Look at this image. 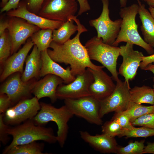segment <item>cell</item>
Segmentation results:
<instances>
[{"label":"cell","instance_id":"7c38bea8","mask_svg":"<svg viewBox=\"0 0 154 154\" xmlns=\"http://www.w3.org/2000/svg\"><path fill=\"white\" fill-rule=\"evenodd\" d=\"M130 88L125 82L120 79L117 82L112 93L100 101V117L102 118L105 115L113 112H118L125 110L130 101L129 92Z\"/></svg>","mask_w":154,"mask_h":154},{"label":"cell","instance_id":"c3c4849f","mask_svg":"<svg viewBox=\"0 0 154 154\" xmlns=\"http://www.w3.org/2000/svg\"><path fill=\"white\" fill-rule=\"evenodd\" d=\"M142 0V1H145V0Z\"/></svg>","mask_w":154,"mask_h":154},{"label":"cell","instance_id":"30bf717a","mask_svg":"<svg viewBox=\"0 0 154 154\" xmlns=\"http://www.w3.org/2000/svg\"><path fill=\"white\" fill-rule=\"evenodd\" d=\"M38 100L34 96L22 100L10 108L4 114V122L8 125H18L33 119L40 109Z\"/></svg>","mask_w":154,"mask_h":154},{"label":"cell","instance_id":"4316f807","mask_svg":"<svg viewBox=\"0 0 154 154\" xmlns=\"http://www.w3.org/2000/svg\"><path fill=\"white\" fill-rule=\"evenodd\" d=\"M124 111L129 116L131 123L144 115L154 112V105L145 106L130 101L127 109Z\"/></svg>","mask_w":154,"mask_h":154},{"label":"cell","instance_id":"ffe728a7","mask_svg":"<svg viewBox=\"0 0 154 154\" xmlns=\"http://www.w3.org/2000/svg\"><path fill=\"white\" fill-rule=\"evenodd\" d=\"M41 55L42 64L40 77H43L48 74H54L62 78L65 84L70 83L75 80L76 77L72 74L70 67L66 69L62 67L51 58L47 50L41 52Z\"/></svg>","mask_w":154,"mask_h":154},{"label":"cell","instance_id":"8992f818","mask_svg":"<svg viewBox=\"0 0 154 154\" xmlns=\"http://www.w3.org/2000/svg\"><path fill=\"white\" fill-rule=\"evenodd\" d=\"M101 1L103 5L101 14L98 18L90 20L89 24L96 29L98 37L101 38L104 43L112 45L120 30L122 19L111 20L109 16V0Z\"/></svg>","mask_w":154,"mask_h":154},{"label":"cell","instance_id":"ab89813d","mask_svg":"<svg viewBox=\"0 0 154 154\" xmlns=\"http://www.w3.org/2000/svg\"><path fill=\"white\" fill-rule=\"evenodd\" d=\"M147 153L154 154V142H148L145 146L143 154Z\"/></svg>","mask_w":154,"mask_h":154},{"label":"cell","instance_id":"e0dca14e","mask_svg":"<svg viewBox=\"0 0 154 154\" xmlns=\"http://www.w3.org/2000/svg\"><path fill=\"white\" fill-rule=\"evenodd\" d=\"M7 12V15L10 17L22 19L40 29H50L53 30L58 29L63 23L43 18L30 11L27 9L26 4L24 3H19L16 9Z\"/></svg>","mask_w":154,"mask_h":154},{"label":"cell","instance_id":"b9f144b4","mask_svg":"<svg viewBox=\"0 0 154 154\" xmlns=\"http://www.w3.org/2000/svg\"><path fill=\"white\" fill-rule=\"evenodd\" d=\"M153 63L148 65L144 68L143 70L151 71L154 74V63ZM153 81L154 82V77L153 78Z\"/></svg>","mask_w":154,"mask_h":154},{"label":"cell","instance_id":"277c9868","mask_svg":"<svg viewBox=\"0 0 154 154\" xmlns=\"http://www.w3.org/2000/svg\"><path fill=\"white\" fill-rule=\"evenodd\" d=\"M40 109L33 119L35 123L43 126L48 122H55L58 127L57 141L63 147L67 139L69 127L68 123L74 116L70 110L64 105L57 108L50 104L40 103Z\"/></svg>","mask_w":154,"mask_h":154},{"label":"cell","instance_id":"ee69618b","mask_svg":"<svg viewBox=\"0 0 154 154\" xmlns=\"http://www.w3.org/2000/svg\"><path fill=\"white\" fill-rule=\"evenodd\" d=\"M119 1L121 7H123L126 6L127 0H119Z\"/></svg>","mask_w":154,"mask_h":154},{"label":"cell","instance_id":"7a4b0ae2","mask_svg":"<svg viewBox=\"0 0 154 154\" xmlns=\"http://www.w3.org/2000/svg\"><path fill=\"white\" fill-rule=\"evenodd\" d=\"M8 133L12 136L13 139L11 143L3 151V154H5L14 146L37 141H43L49 143L57 141L56 136L51 128L37 125L33 119H28L14 127H9Z\"/></svg>","mask_w":154,"mask_h":154},{"label":"cell","instance_id":"83f0119b","mask_svg":"<svg viewBox=\"0 0 154 154\" xmlns=\"http://www.w3.org/2000/svg\"><path fill=\"white\" fill-rule=\"evenodd\" d=\"M11 43L8 31L0 35V70L7 59L11 55Z\"/></svg>","mask_w":154,"mask_h":154},{"label":"cell","instance_id":"d6986e66","mask_svg":"<svg viewBox=\"0 0 154 154\" xmlns=\"http://www.w3.org/2000/svg\"><path fill=\"white\" fill-rule=\"evenodd\" d=\"M81 138L96 150L104 153H117L118 146L115 137L105 134L90 135L86 131H80Z\"/></svg>","mask_w":154,"mask_h":154},{"label":"cell","instance_id":"836d02e7","mask_svg":"<svg viewBox=\"0 0 154 154\" xmlns=\"http://www.w3.org/2000/svg\"><path fill=\"white\" fill-rule=\"evenodd\" d=\"M4 114H0V140L4 145H6L9 140L8 129V125L4 122L3 119Z\"/></svg>","mask_w":154,"mask_h":154},{"label":"cell","instance_id":"7dc6e473","mask_svg":"<svg viewBox=\"0 0 154 154\" xmlns=\"http://www.w3.org/2000/svg\"><path fill=\"white\" fill-rule=\"evenodd\" d=\"M153 91H154V85H153Z\"/></svg>","mask_w":154,"mask_h":154},{"label":"cell","instance_id":"74e56055","mask_svg":"<svg viewBox=\"0 0 154 154\" xmlns=\"http://www.w3.org/2000/svg\"><path fill=\"white\" fill-rule=\"evenodd\" d=\"M21 0H9L7 4L1 9L0 12H7L16 9Z\"/></svg>","mask_w":154,"mask_h":154},{"label":"cell","instance_id":"9a60e30c","mask_svg":"<svg viewBox=\"0 0 154 154\" xmlns=\"http://www.w3.org/2000/svg\"><path fill=\"white\" fill-rule=\"evenodd\" d=\"M93 74L94 81L90 86L91 96L101 101L110 96L115 89L116 84L112 78L101 69L95 70L88 68Z\"/></svg>","mask_w":154,"mask_h":154},{"label":"cell","instance_id":"f6af8a7d","mask_svg":"<svg viewBox=\"0 0 154 154\" xmlns=\"http://www.w3.org/2000/svg\"><path fill=\"white\" fill-rule=\"evenodd\" d=\"M148 10L151 15L154 19V8L151 6H149Z\"/></svg>","mask_w":154,"mask_h":154},{"label":"cell","instance_id":"5b68a950","mask_svg":"<svg viewBox=\"0 0 154 154\" xmlns=\"http://www.w3.org/2000/svg\"><path fill=\"white\" fill-rule=\"evenodd\" d=\"M84 46L90 59L100 63L110 72L113 80L116 82L119 80L117 64L120 47L106 44L97 36L88 40Z\"/></svg>","mask_w":154,"mask_h":154},{"label":"cell","instance_id":"4dcf8cb0","mask_svg":"<svg viewBox=\"0 0 154 154\" xmlns=\"http://www.w3.org/2000/svg\"><path fill=\"white\" fill-rule=\"evenodd\" d=\"M123 129L120 126L117 122L114 119H112L109 121H106L102 126L103 133L115 137H119Z\"/></svg>","mask_w":154,"mask_h":154},{"label":"cell","instance_id":"7bdbcfd3","mask_svg":"<svg viewBox=\"0 0 154 154\" xmlns=\"http://www.w3.org/2000/svg\"><path fill=\"white\" fill-rule=\"evenodd\" d=\"M145 1L149 6L154 8V0H145Z\"/></svg>","mask_w":154,"mask_h":154},{"label":"cell","instance_id":"3957f363","mask_svg":"<svg viewBox=\"0 0 154 154\" xmlns=\"http://www.w3.org/2000/svg\"><path fill=\"white\" fill-rule=\"evenodd\" d=\"M138 9V4L135 3L120 9L119 14L122 22L117 37L112 45L117 46L121 42H126L139 46L152 55L154 54V48L145 41L138 31L135 18Z\"/></svg>","mask_w":154,"mask_h":154},{"label":"cell","instance_id":"cb8c5ba5","mask_svg":"<svg viewBox=\"0 0 154 154\" xmlns=\"http://www.w3.org/2000/svg\"><path fill=\"white\" fill-rule=\"evenodd\" d=\"M74 21L68 19L67 21L63 23L57 29L53 30L52 40L58 44H63L70 39L71 36L78 30L77 25L74 24Z\"/></svg>","mask_w":154,"mask_h":154},{"label":"cell","instance_id":"1f68e13d","mask_svg":"<svg viewBox=\"0 0 154 154\" xmlns=\"http://www.w3.org/2000/svg\"><path fill=\"white\" fill-rule=\"evenodd\" d=\"M134 126L144 127L154 129V112L144 115L131 123Z\"/></svg>","mask_w":154,"mask_h":154},{"label":"cell","instance_id":"4fadbf2b","mask_svg":"<svg viewBox=\"0 0 154 154\" xmlns=\"http://www.w3.org/2000/svg\"><path fill=\"white\" fill-rule=\"evenodd\" d=\"M7 29L11 40L12 48L11 55L16 52L26 40L40 29L25 20L12 17L8 21Z\"/></svg>","mask_w":154,"mask_h":154},{"label":"cell","instance_id":"484cf974","mask_svg":"<svg viewBox=\"0 0 154 154\" xmlns=\"http://www.w3.org/2000/svg\"><path fill=\"white\" fill-rule=\"evenodd\" d=\"M44 145L36 141L14 146L5 154H45L43 152Z\"/></svg>","mask_w":154,"mask_h":154},{"label":"cell","instance_id":"ac0fdd59","mask_svg":"<svg viewBox=\"0 0 154 154\" xmlns=\"http://www.w3.org/2000/svg\"><path fill=\"white\" fill-rule=\"evenodd\" d=\"M63 83V80L60 77L54 74H48L37 81L32 93L38 100L47 97L53 103L58 99L56 94L57 88Z\"/></svg>","mask_w":154,"mask_h":154},{"label":"cell","instance_id":"e575fe53","mask_svg":"<svg viewBox=\"0 0 154 154\" xmlns=\"http://www.w3.org/2000/svg\"><path fill=\"white\" fill-rule=\"evenodd\" d=\"M13 106L12 103L7 94H0V114L5 113L7 109Z\"/></svg>","mask_w":154,"mask_h":154},{"label":"cell","instance_id":"9c48e42d","mask_svg":"<svg viewBox=\"0 0 154 154\" xmlns=\"http://www.w3.org/2000/svg\"><path fill=\"white\" fill-rule=\"evenodd\" d=\"M76 77L72 82L58 86L56 92L57 99H75L91 96L89 89L94 78L88 68L83 73Z\"/></svg>","mask_w":154,"mask_h":154},{"label":"cell","instance_id":"8fae6325","mask_svg":"<svg viewBox=\"0 0 154 154\" xmlns=\"http://www.w3.org/2000/svg\"><path fill=\"white\" fill-rule=\"evenodd\" d=\"M78 10L75 0H45L38 14L43 18L64 23L75 16Z\"/></svg>","mask_w":154,"mask_h":154},{"label":"cell","instance_id":"2e32d148","mask_svg":"<svg viewBox=\"0 0 154 154\" xmlns=\"http://www.w3.org/2000/svg\"><path fill=\"white\" fill-rule=\"evenodd\" d=\"M34 45L31 39L28 40L20 49L7 59L0 70L1 82L15 73H23L24 62L28 53Z\"/></svg>","mask_w":154,"mask_h":154},{"label":"cell","instance_id":"bcb514c9","mask_svg":"<svg viewBox=\"0 0 154 154\" xmlns=\"http://www.w3.org/2000/svg\"><path fill=\"white\" fill-rule=\"evenodd\" d=\"M9 0H1V7L4 6L7 3Z\"/></svg>","mask_w":154,"mask_h":154},{"label":"cell","instance_id":"5bb4252c","mask_svg":"<svg viewBox=\"0 0 154 154\" xmlns=\"http://www.w3.org/2000/svg\"><path fill=\"white\" fill-rule=\"evenodd\" d=\"M133 46L132 44L126 43L125 45L120 47V55L122 56L123 60L118 73L124 77V82L129 86V81L135 78L144 56L142 52L134 50Z\"/></svg>","mask_w":154,"mask_h":154},{"label":"cell","instance_id":"52a82bcc","mask_svg":"<svg viewBox=\"0 0 154 154\" xmlns=\"http://www.w3.org/2000/svg\"><path fill=\"white\" fill-rule=\"evenodd\" d=\"M66 105L74 115L97 125L102 124L99 115L100 101L92 96L73 99L64 100Z\"/></svg>","mask_w":154,"mask_h":154},{"label":"cell","instance_id":"d6a6232c","mask_svg":"<svg viewBox=\"0 0 154 154\" xmlns=\"http://www.w3.org/2000/svg\"><path fill=\"white\" fill-rule=\"evenodd\" d=\"M112 119H115L123 129H131L134 127L130 122L129 116L124 111L115 112Z\"/></svg>","mask_w":154,"mask_h":154},{"label":"cell","instance_id":"8d00e7d4","mask_svg":"<svg viewBox=\"0 0 154 154\" xmlns=\"http://www.w3.org/2000/svg\"><path fill=\"white\" fill-rule=\"evenodd\" d=\"M79 8L77 16L81 15L83 13L90 10V7L88 0H77Z\"/></svg>","mask_w":154,"mask_h":154},{"label":"cell","instance_id":"7402d4cb","mask_svg":"<svg viewBox=\"0 0 154 154\" xmlns=\"http://www.w3.org/2000/svg\"><path fill=\"white\" fill-rule=\"evenodd\" d=\"M139 5L138 13L142 25L141 30L145 41L154 48V19L151 13L142 4L139 0H137Z\"/></svg>","mask_w":154,"mask_h":154},{"label":"cell","instance_id":"f1b7e54d","mask_svg":"<svg viewBox=\"0 0 154 154\" xmlns=\"http://www.w3.org/2000/svg\"><path fill=\"white\" fill-rule=\"evenodd\" d=\"M154 136V129L145 127H134L131 129H123L119 137L125 136L127 138L130 137H147Z\"/></svg>","mask_w":154,"mask_h":154},{"label":"cell","instance_id":"60d3db41","mask_svg":"<svg viewBox=\"0 0 154 154\" xmlns=\"http://www.w3.org/2000/svg\"><path fill=\"white\" fill-rule=\"evenodd\" d=\"M9 26L8 21H1L0 22V35L7 29Z\"/></svg>","mask_w":154,"mask_h":154},{"label":"cell","instance_id":"44dd1931","mask_svg":"<svg viewBox=\"0 0 154 154\" xmlns=\"http://www.w3.org/2000/svg\"><path fill=\"white\" fill-rule=\"evenodd\" d=\"M25 66L21 78L25 82L33 79H38L39 77L42 61L41 52L34 45L31 54L27 56L25 61Z\"/></svg>","mask_w":154,"mask_h":154},{"label":"cell","instance_id":"603a6c76","mask_svg":"<svg viewBox=\"0 0 154 154\" xmlns=\"http://www.w3.org/2000/svg\"><path fill=\"white\" fill-rule=\"evenodd\" d=\"M129 92L131 101L139 104L154 105V91L151 87L145 85L135 86L131 88Z\"/></svg>","mask_w":154,"mask_h":154},{"label":"cell","instance_id":"ba28073f","mask_svg":"<svg viewBox=\"0 0 154 154\" xmlns=\"http://www.w3.org/2000/svg\"><path fill=\"white\" fill-rule=\"evenodd\" d=\"M21 75L19 72L11 74L0 86V94H7L13 106L22 100L31 98L32 90L37 81V79L34 78L24 82L21 79Z\"/></svg>","mask_w":154,"mask_h":154},{"label":"cell","instance_id":"f546056e","mask_svg":"<svg viewBox=\"0 0 154 154\" xmlns=\"http://www.w3.org/2000/svg\"><path fill=\"white\" fill-rule=\"evenodd\" d=\"M145 140L130 142L124 147L118 146L117 154H142L145 147Z\"/></svg>","mask_w":154,"mask_h":154},{"label":"cell","instance_id":"6da1fadb","mask_svg":"<svg viewBox=\"0 0 154 154\" xmlns=\"http://www.w3.org/2000/svg\"><path fill=\"white\" fill-rule=\"evenodd\" d=\"M73 20L78 26V32L74 37L63 44H58L53 41L47 49L48 53L54 61L57 63L69 64L72 74L76 76L83 73L87 68L99 70L105 67L96 65L90 59L86 49L81 43L80 35L88 31L77 16L69 18Z\"/></svg>","mask_w":154,"mask_h":154},{"label":"cell","instance_id":"f35d334b","mask_svg":"<svg viewBox=\"0 0 154 154\" xmlns=\"http://www.w3.org/2000/svg\"><path fill=\"white\" fill-rule=\"evenodd\" d=\"M154 63V54L148 56H143L142 57V61L141 62L140 68L143 70L150 64Z\"/></svg>","mask_w":154,"mask_h":154},{"label":"cell","instance_id":"d590c367","mask_svg":"<svg viewBox=\"0 0 154 154\" xmlns=\"http://www.w3.org/2000/svg\"><path fill=\"white\" fill-rule=\"evenodd\" d=\"M45 0H28L26 4L28 10L34 13H38Z\"/></svg>","mask_w":154,"mask_h":154},{"label":"cell","instance_id":"d4e9b609","mask_svg":"<svg viewBox=\"0 0 154 154\" xmlns=\"http://www.w3.org/2000/svg\"><path fill=\"white\" fill-rule=\"evenodd\" d=\"M53 30L50 29H41L34 33L31 39L40 52L49 48L52 40Z\"/></svg>","mask_w":154,"mask_h":154}]
</instances>
